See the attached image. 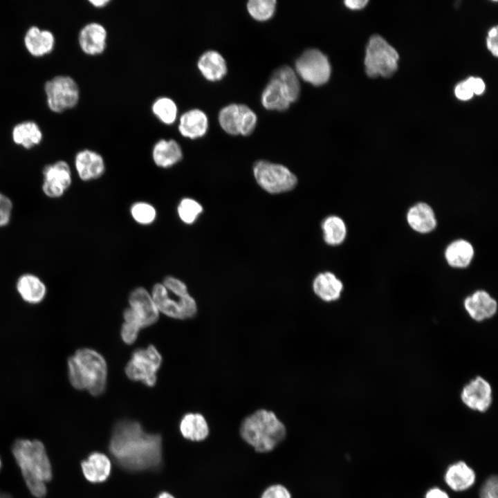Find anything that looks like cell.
<instances>
[{"mask_svg": "<svg viewBox=\"0 0 498 498\" xmlns=\"http://www.w3.org/2000/svg\"><path fill=\"white\" fill-rule=\"evenodd\" d=\"M1 459H0V469H1Z\"/></svg>", "mask_w": 498, "mask_h": 498, "instance_id": "49", "label": "cell"}, {"mask_svg": "<svg viewBox=\"0 0 498 498\" xmlns=\"http://www.w3.org/2000/svg\"><path fill=\"white\" fill-rule=\"evenodd\" d=\"M239 105V134L249 136L255 129L257 116L255 113L246 104Z\"/></svg>", "mask_w": 498, "mask_h": 498, "instance_id": "37", "label": "cell"}, {"mask_svg": "<svg viewBox=\"0 0 498 498\" xmlns=\"http://www.w3.org/2000/svg\"><path fill=\"white\" fill-rule=\"evenodd\" d=\"M260 498H292V495L285 486L275 483L266 488L262 492Z\"/></svg>", "mask_w": 498, "mask_h": 498, "instance_id": "40", "label": "cell"}, {"mask_svg": "<svg viewBox=\"0 0 498 498\" xmlns=\"http://www.w3.org/2000/svg\"><path fill=\"white\" fill-rule=\"evenodd\" d=\"M42 190L50 199H59L72 184V172L69 164L62 160L45 165L42 169Z\"/></svg>", "mask_w": 498, "mask_h": 498, "instance_id": "12", "label": "cell"}, {"mask_svg": "<svg viewBox=\"0 0 498 498\" xmlns=\"http://www.w3.org/2000/svg\"><path fill=\"white\" fill-rule=\"evenodd\" d=\"M284 89L290 102L297 100L300 93V84L296 73L288 66L278 68L272 75Z\"/></svg>", "mask_w": 498, "mask_h": 498, "instance_id": "31", "label": "cell"}, {"mask_svg": "<svg viewBox=\"0 0 498 498\" xmlns=\"http://www.w3.org/2000/svg\"><path fill=\"white\" fill-rule=\"evenodd\" d=\"M444 479L452 490L460 492L470 488L474 483L476 474L465 462L458 461L448 467Z\"/></svg>", "mask_w": 498, "mask_h": 498, "instance_id": "24", "label": "cell"}, {"mask_svg": "<svg viewBox=\"0 0 498 498\" xmlns=\"http://www.w3.org/2000/svg\"><path fill=\"white\" fill-rule=\"evenodd\" d=\"M16 288L21 298L30 304H38L46 294L44 282L32 273L21 275L17 281Z\"/></svg>", "mask_w": 498, "mask_h": 498, "instance_id": "25", "label": "cell"}, {"mask_svg": "<svg viewBox=\"0 0 498 498\" xmlns=\"http://www.w3.org/2000/svg\"><path fill=\"white\" fill-rule=\"evenodd\" d=\"M151 110L158 120L166 124H173L177 118L178 107L176 102L168 97L156 99L151 106Z\"/></svg>", "mask_w": 498, "mask_h": 498, "instance_id": "32", "label": "cell"}, {"mask_svg": "<svg viewBox=\"0 0 498 498\" xmlns=\"http://www.w3.org/2000/svg\"><path fill=\"white\" fill-rule=\"evenodd\" d=\"M107 32L105 27L98 22H90L84 26L78 35L81 50L86 55H97L102 53L107 46Z\"/></svg>", "mask_w": 498, "mask_h": 498, "instance_id": "15", "label": "cell"}, {"mask_svg": "<svg viewBox=\"0 0 498 498\" xmlns=\"http://www.w3.org/2000/svg\"><path fill=\"white\" fill-rule=\"evenodd\" d=\"M276 3L275 0H250L247 3V10L255 19L264 21L273 17Z\"/></svg>", "mask_w": 498, "mask_h": 498, "instance_id": "35", "label": "cell"}, {"mask_svg": "<svg viewBox=\"0 0 498 498\" xmlns=\"http://www.w3.org/2000/svg\"><path fill=\"white\" fill-rule=\"evenodd\" d=\"M399 55L384 38L374 35L367 43L365 58V72L369 77H389L398 69Z\"/></svg>", "mask_w": 498, "mask_h": 498, "instance_id": "5", "label": "cell"}, {"mask_svg": "<svg viewBox=\"0 0 498 498\" xmlns=\"http://www.w3.org/2000/svg\"><path fill=\"white\" fill-rule=\"evenodd\" d=\"M82 473L86 479L93 483L105 481L111 474L110 459L99 452L91 453L81 463Z\"/></svg>", "mask_w": 498, "mask_h": 498, "instance_id": "19", "label": "cell"}, {"mask_svg": "<svg viewBox=\"0 0 498 498\" xmlns=\"http://www.w3.org/2000/svg\"><path fill=\"white\" fill-rule=\"evenodd\" d=\"M461 398L468 408L484 412L492 403V387L486 379L477 376L463 387Z\"/></svg>", "mask_w": 498, "mask_h": 498, "instance_id": "13", "label": "cell"}, {"mask_svg": "<svg viewBox=\"0 0 498 498\" xmlns=\"http://www.w3.org/2000/svg\"><path fill=\"white\" fill-rule=\"evenodd\" d=\"M156 498H175L172 495L167 492H163L158 495Z\"/></svg>", "mask_w": 498, "mask_h": 498, "instance_id": "48", "label": "cell"}, {"mask_svg": "<svg viewBox=\"0 0 498 498\" xmlns=\"http://www.w3.org/2000/svg\"><path fill=\"white\" fill-rule=\"evenodd\" d=\"M13 203L6 194L0 192V228L6 227L11 221Z\"/></svg>", "mask_w": 498, "mask_h": 498, "instance_id": "38", "label": "cell"}, {"mask_svg": "<svg viewBox=\"0 0 498 498\" xmlns=\"http://www.w3.org/2000/svg\"><path fill=\"white\" fill-rule=\"evenodd\" d=\"M208 126L206 113L199 109H192L181 116L178 129L183 137L196 139L205 136Z\"/></svg>", "mask_w": 498, "mask_h": 498, "instance_id": "18", "label": "cell"}, {"mask_svg": "<svg viewBox=\"0 0 498 498\" xmlns=\"http://www.w3.org/2000/svg\"><path fill=\"white\" fill-rule=\"evenodd\" d=\"M12 452L29 491L35 497L43 498L47 492L45 483L53 477L43 443L38 440L17 439L12 446Z\"/></svg>", "mask_w": 498, "mask_h": 498, "instance_id": "2", "label": "cell"}, {"mask_svg": "<svg viewBox=\"0 0 498 498\" xmlns=\"http://www.w3.org/2000/svg\"><path fill=\"white\" fill-rule=\"evenodd\" d=\"M109 450L117 463L128 471L154 470L162 463V437L146 432L138 421L117 422Z\"/></svg>", "mask_w": 498, "mask_h": 498, "instance_id": "1", "label": "cell"}, {"mask_svg": "<svg viewBox=\"0 0 498 498\" xmlns=\"http://www.w3.org/2000/svg\"><path fill=\"white\" fill-rule=\"evenodd\" d=\"M465 311L472 319L481 322L492 317L497 311V302L483 290H478L465 297Z\"/></svg>", "mask_w": 498, "mask_h": 498, "instance_id": "16", "label": "cell"}, {"mask_svg": "<svg viewBox=\"0 0 498 498\" xmlns=\"http://www.w3.org/2000/svg\"><path fill=\"white\" fill-rule=\"evenodd\" d=\"M152 159L156 166L169 168L180 162L183 156L182 148L174 139H160L152 149Z\"/></svg>", "mask_w": 498, "mask_h": 498, "instance_id": "22", "label": "cell"}, {"mask_svg": "<svg viewBox=\"0 0 498 498\" xmlns=\"http://www.w3.org/2000/svg\"><path fill=\"white\" fill-rule=\"evenodd\" d=\"M480 498H498V481L495 475L490 477L483 484Z\"/></svg>", "mask_w": 498, "mask_h": 498, "instance_id": "41", "label": "cell"}, {"mask_svg": "<svg viewBox=\"0 0 498 498\" xmlns=\"http://www.w3.org/2000/svg\"><path fill=\"white\" fill-rule=\"evenodd\" d=\"M158 311L175 319L193 317L197 311L194 299L187 294L183 297L172 298L163 284H156L151 295Z\"/></svg>", "mask_w": 498, "mask_h": 498, "instance_id": "11", "label": "cell"}, {"mask_svg": "<svg viewBox=\"0 0 498 498\" xmlns=\"http://www.w3.org/2000/svg\"><path fill=\"white\" fill-rule=\"evenodd\" d=\"M456 97L461 100H468L474 93L466 80L459 82L454 89Z\"/></svg>", "mask_w": 498, "mask_h": 498, "instance_id": "42", "label": "cell"}, {"mask_svg": "<svg viewBox=\"0 0 498 498\" xmlns=\"http://www.w3.org/2000/svg\"><path fill=\"white\" fill-rule=\"evenodd\" d=\"M129 308L123 313V324L139 331L154 324L158 319V310L151 295L142 288H135L129 296Z\"/></svg>", "mask_w": 498, "mask_h": 498, "instance_id": "8", "label": "cell"}, {"mask_svg": "<svg viewBox=\"0 0 498 498\" xmlns=\"http://www.w3.org/2000/svg\"><path fill=\"white\" fill-rule=\"evenodd\" d=\"M497 26H494L490 28L488 33V37L486 39L487 47L492 54L497 57L498 55V46H497Z\"/></svg>", "mask_w": 498, "mask_h": 498, "instance_id": "43", "label": "cell"}, {"mask_svg": "<svg viewBox=\"0 0 498 498\" xmlns=\"http://www.w3.org/2000/svg\"><path fill=\"white\" fill-rule=\"evenodd\" d=\"M110 2L109 0H90L89 3H91L93 6L101 8L103 6H105L107 3Z\"/></svg>", "mask_w": 498, "mask_h": 498, "instance_id": "47", "label": "cell"}, {"mask_svg": "<svg viewBox=\"0 0 498 498\" xmlns=\"http://www.w3.org/2000/svg\"><path fill=\"white\" fill-rule=\"evenodd\" d=\"M252 172L257 184L269 194L289 192L297 184V176L282 164L260 160L255 163Z\"/></svg>", "mask_w": 498, "mask_h": 498, "instance_id": "6", "label": "cell"}, {"mask_svg": "<svg viewBox=\"0 0 498 498\" xmlns=\"http://www.w3.org/2000/svg\"><path fill=\"white\" fill-rule=\"evenodd\" d=\"M197 67L202 75L210 82L222 80L228 72L225 58L214 50L204 52L198 59Z\"/></svg>", "mask_w": 498, "mask_h": 498, "instance_id": "21", "label": "cell"}, {"mask_svg": "<svg viewBox=\"0 0 498 498\" xmlns=\"http://www.w3.org/2000/svg\"><path fill=\"white\" fill-rule=\"evenodd\" d=\"M367 3V0H347L344 1V5L351 10L362 9Z\"/></svg>", "mask_w": 498, "mask_h": 498, "instance_id": "45", "label": "cell"}, {"mask_svg": "<svg viewBox=\"0 0 498 498\" xmlns=\"http://www.w3.org/2000/svg\"><path fill=\"white\" fill-rule=\"evenodd\" d=\"M425 498H450L448 495L439 488H433L429 490L425 495Z\"/></svg>", "mask_w": 498, "mask_h": 498, "instance_id": "46", "label": "cell"}, {"mask_svg": "<svg viewBox=\"0 0 498 498\" xmlns=\"http://www.w3.org/2000/svg\"><path fill=\"white\" fill-rule=\"evenodd\" d=\"M74 166L82 181H91L101 177L105 172L103 157L97 151L85 149L75 156Z\"/></svg>", "mask_w": 498, "mask_h": 498, "instance_id": "14", "label": "cell"}, {"mask_svg": "<svg viewBox=\"0 0 498 498\" xmlns=\"http://www.w3.org/2000/svg\"><path fill=\"white\" fill-rule=\"evenodd\" d=\"M472 245L467 240L460 239L451 242L445 250L447 263L453 268H464L468 267L474 257Z\"/></svg>", "mask_w": 498, "mask_h": 498, "instance_id": "28", "label": "cell"}, {"mask_svg": "<svg viewBox=\"0 0 498 498\" xmlns=\"http://www.w3.org/2000/svg\"><path fill=\"white\" fill-rule=\"evenodd\" d=\"M312 288L315 295L326 302L338 300L344 289L342 282L330 271L318 273L313 279Z\"/></svg>", "mask_w": 498, "mask_h": 498, "instance_id": "20", "label": "cell"}, {"mask_svg": "<svg viewBox=\"0 0 498 498\" xmlns=\"http://www.w3.org/2000/svg\"><path fill=\"white\" fill-rule=\"evenodd\" d=\"M44 92L48 107L57 113L75 107L80 100L77 83L68 75H57L46 82Z\"/></svg>", "mask_w": 498, "mask_h": 498, "instance_id": "7", "label": "cell"}, {"mask_svg": "<svg viewBox=\"0 0 498 498\" xmlns=\"http://www.w3.org/2000/svg\"><path fill=\"white\" fill-rule=\"evenodd\" d=\"M474 94L481 95L485 90V84L479 77H470L466 80Z\"/></svg>", "mask_w": 498, "mask_h": 498, "instance_id": "44", "label": "cell"}, {"mask_svg": "<svg viewBox=\"0 0 498 498\" xmlns=\"http://www.w3.org/2000/svg\"><path fill=\"white\" fill-rule=\"evenodd\" d=\"M261 102L265 109L279 111L288 109L291 103L281 84L273 78L264 88Z\"/></svg>", "mask_w": 498, "mask_h": 498, "instance_id": "29", "label": "cell"}, {"mask_svg": "<svg viewBox=\"0 0 498 498\" xmlns=\"http://www.w3.org/2000/svg\"><path fill=\"white\" fill-rule=\"evenodd\" d=\"M239 433L256 452L265 454L282 443L286 436V428L274 412L259 409L242 420Z\"/></svg>", "mask_w": 498, "mask_h": 498, "instance_id": "3", "label": "cell"}, {"mask_svg": "<svg viewBox=\"0 0 498 498\" xmlns=\"http://www.w3.org/2000/svg\"><path fill=\"white\" fill-rule=\"evenodd\" d=\"M324 242L332 246L342 243L347 236V226L342 218L330 215L323 219L321 223Z\"/></svg>", "mask_w": 498, "mask_h": 498, "instance_id": "30", "label": "cell"}, {"mask_svg": "<svg viewBox=\"0 0 498 498\" xmlns=\"http://www.w3.org/2000/svg\"><path fill=\"white\" fill-rule=\"evenodd\" d=\"M163 284L169 292L177 297H183L189 294L185 284L174 277H166L163 280Z\"/></svg>", "mask_w": 498, "mask_h": 498, "instance_id": "39", "label": "cell"}, {"mask_svg": "<svg viewBox=\"0 0 498 498\" xmlns=\"http://www.w3.org/2000/svg\"><path fill=\"white\" fill-rule=\"evenodd\" d=\"M295 70L303 80L314 86L326 83L331 73L327 56L316 48L307 49L298 57Z\"/></svg>", "mask_w": 498, "mask_h": 498, "instance_id": "10", "label": "cell"}, {"mask_svg": "<svg viewBox=\"0 0 498 498\" xmlns=\"http://www.w3.org/2000/svg\"><path fill=\"white\" fill-rule=\"evenodd\" d=\"M407 221L414 231L428 233L433 231L437 224L434 212L426 203L420 202L412 206L407 213Z\"/></svg>", "mask_w": 498, "mask_h": 498, "instance_id": "23", "label": "cell"}, {"mask_svg": "<svg viewBox=\"0 0 498 498\" xmlns=\"http://www.w3.org/2000/svg\"><path fill=\"white\" fill-rule=\"evenodd\" d=\"M68 378L73 387L86 389L93 396L105 389L107 366L103 356L91 349H78L68 360Z\"/></svg>", "mask_w": 498, "mask_h": 498, "instance_id": "4", "label": "cell"}, {"mask_svg": "<svg viewBox=\"0 0 498 498\" xmlns=\"http://www.w3.org/2000/svg\"><path fill=\"white\" fill-rule=\"evenodd\" d=\"M162 358L153 345L145 349H138L133 353L125 367L128 378L133 381H140L149 387H153L156 382V372L160 368Z\"/></svg>", "mask_w": 498, "mask_h": 498, "instance_id": "9", "label": "cell"}, {"mask_svg": "<svg viewBox=\"0 0 498 498\" xmlns=\"http://www.w3.org/2000/svg\"><path fill=\"white\" fill-rule=\"evenodd\" d=\"M12 139L17 145L30 149L41 143L43 133L35 122L26 120L17 123L13 127Z\"/></svg>", "mask_w": 498, "mask_h": 498, "instance_id": "26", "label": "cell"}, {"mask_svg": "<svg viewBox=\"0 0 498 498\" xmlns=\"http://www.w3.org/2000/svg\"><path fill=\"white\" fill-rule=\"evenodd\" d=\"M182 436L192 441H201L209 435L210 429L205 417L199 413H188L183 416L179 425Z\"/></svg>", "mask_w": 498, "mask_h": 498, "instance_id": "27", "label": "cell"}, {"mask_svg": "<svg viewBox=\"0 0 498 498\" xmlns=\"http://www.w3.org/2000/svg\"><path fill=\"white\" fill-rule=\"evenodd\" d=\"M239 105L230 104L223 107L218 116L219 123L228 134L239 135Z\"/></svg>", "mask_w": 498, "mask_h": 498, "instance_id": "33", "label": "cell"}, {"mask_svg": "<svg viewBox=\"0 0 498 498\" xmlns=\"http://www.w3.org/2000/svg\"><path fill=\"white\" fill-rule=\"evenodd\" d=\"M203 211L202 205L198 201L190 197L182 199L177 207L179 219L187 225L193 224Z\"/></svg>", "mask_w": 498, "mask_h": 498, "instance_id": "34", "label": "cell"}, {"mask_svg": "<svg viewBox=\"0 0 498 498\" xmlns=\"http://www.w3.org/2000/svg\"><path fill=\"white\" fill-rule=\"evenodd\" d=\"M130 213L136 222L144 225L152 223L157 216L155 207L144 201H138L132 204Z\"/></svg>", "mask_w": 498, "mask_h": 498, "instance_id": "36", "label": "cell"}, {"mask_svg": "<svg viewBox=\"0 0 498 498\" xmlns=\"http://www.w3.org/2000/svg\"><path fill=\"white\" fill-rule=\"evenodd\" d=\"M24 43L31 55L39 57L48 55L53 50L55 37L51 31L32 26L25 33Z\"/></svg>", "mask_w": 498, "mask_h": 498, "instance_id": "17", "label": "cell"}]
</instances>
